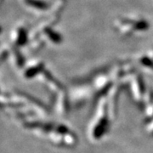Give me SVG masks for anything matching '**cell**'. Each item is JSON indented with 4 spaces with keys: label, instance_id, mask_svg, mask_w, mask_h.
I'll return each instance as SVG.
<instances>
[{
    "label": "cell",
    "instance_id": "obj_1",
    "mask_svg": "<svg viewBox=\"0 0 153 153\" xmlns=\"http://www.w3.org/2000/svg\"><path fill=\"white\" fill-rule=\"evenodd\" d=\"M114 29L123 38L138 33H145L150 28L149 22L142 17H118L113 22Z\"/></svg>",
    "mask_w": 153,
    "mask_h": 153
},
{
    "label": "cell",
    "instance_id": "obj_2",
    "mask_svg": "<svg viewBox=\"0 0 153 153\" xmlns=\"http://www.w3.org/2000/svg\"><path fill=\"white\" fill-rule=\"evenodd\" d=\"M29 38H30V33H28L27 29L22 25H18L11 30V44L18 48L28 44Z\"/></svg>",
    "mask_w": 153,
    "mask_h": 153
},
{
    "label": "cell",
    "instance_id": "obj_3",
    "mask_svg": "<svg viewBox=\"0 0 153 153\" xmlns=\"http://www.w3.org/2000/svg\"><path fill=\"white\" fill-rule=\"evenodd\" d=\"M22 76L26 79H31L33 76H38L44 70V64L40 60H32L25 64L22 68Z\"/></svg>",
    "mask_w": 153,
    "mask_h": 153
},
{
    "label": "cell",
    "instance_id": "obj_4",
    "mask_svg": "<svg viewBox=\"0 0 153 153\" xmlns=\"http://www.w3.org/2000/svg\"><path fill=\"white\" fill-rule=\"evenodd\" d=\"M21 3L27 10L35 14L46 13L50 6V4L46 0H21Z\"/></svg>",
    "mask_w": 153,
    "mask_h": 153
},
{
    "label": "cell",
    "instance_id": "obj_5",
    "mask_svg": "<svg viewBox=\"0 0 153 153\" xmlns=\"http://www.w3.org/2000/svg\"><path fill=\"white\" fill-rule=\"evenodd\" d=\"M9 57L10 58L11 63L13 66L17 69H22L25 66V60L24 57L22 56V53L18 47L10 44V55Z\"/></svg>",
    "mask_w": 153,
    "mask_h": 153
},
{
    "label": "cell",
    "instance_id": "obj_6",
    "mask_svg": "<svg viewBox=\"0 0 153 153\" xmlns=\"http://www.w3.org/2000/svg\"><path fill=\"white\" fill-rule=\"evenodd\" d=\"M65 6H66V0H54L50 4L49 10L46 12V16L60 20V14L64 10Z\"/></svg>",
    "mask_w": 153,
    "mask_h": 153
},
{
    "label": "cell",
    "instance_id": "obj_7",
    "mask_svg": "<svg viewBox=\"0 0 153 153\" xmlns=\"http://www.w3.org/2000/svg\"><path fill=\"white\" fill-rule=\"evenodd\" d=\"M138 63L146 69L153 70V49H149L146 54L140 55Z\"/></svg>",
    "mask_w": 153,
    "mask_h": 153
},
{
    "label": "cell",
    "instance_id": "obj_8",
    "mask_svg": "<svg viewBox=\"0 0 153 153\" xmlns=\"http://www.w3.org/2000/svg\"><path fill=\"white\" fill-rule=\"evenodd\" d=\"M132 90L134 94H135L136 97H139L141 95V91H142L143 87V82L142 78L141 76H140L139 74H134V76L132 77V82H131Z\"/></svg>",
    "mask_w": 153,
    "mask_h": 153
}]
</instances>
